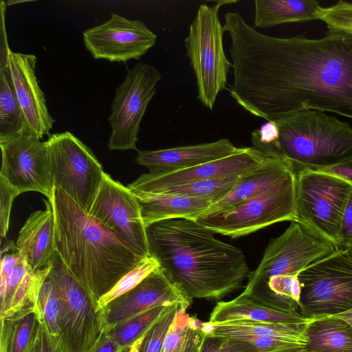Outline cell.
Wrapping results in <instances>:
<instances>
[{"label": "cell", "mask_w": 352, "mask_h": 352, "mask_svg": "<svg viewBox=\"0 0 352 352\" xmlns=\"http://www.w3.org/2000/svg\"><path fill=\"white\" fill-rule=\"evenodd\" d=\"M230 37L231 97L252 115L277 120L301 110L352 118V34L279 38L250 26L238 12L225 14Z\"/></svg>", "instance_id": "obj_1"}, {"label": "cell", "mask_w": 352, "mask_h": 352, "mask_svg": "<svg viewBox=\"0 0 352 352\" xmlns=\"http://www.w3.org/2000/svg\"><path fill=\"white\" fill-rule=\"evenodd\" d=\"M146 232L150 255L191 299L220 300L242 288L248 277L243 251L195 220L155 222Z\"/></svg>", "instance_id": "obj_2"}, {"label": "cell", "mask_w": 352, "mask_h": 352, "mask_svg": "<svg viewBox=\"0 0 352 352\" xmlns=\"http://www.w3.org/2000/svg\"><path fill=\"white\" fill-rule=\"evenodd\" d=\"M48 200L57 253L97 302L148 258L132 250L60 188L53 187Z\"/></svg>", "instance_id": "obj_3"}, {"label": "cell", "mask_w": 352, "mask_h": 352, "mask_svg": "<svg viewBox=\"0 0 352 352\" xmlns=\"http://www.w3.org/2000/svg\"><path fill=\"white\" fill-rule=\"evenodd\" d=\"M278 129L274 155L296 175L352 158V127L317 110H301L274 120Z\"/></svg>", "instance_id": "obj_4"}, {"label": "cell", "mask_w": 352, "mask_h": 352, "mask_svg": "<svg viewBox=\"0 0 352 352\" xmlns=\"http://www.w3.org/2000/svg\"><path fill=\"white\" fill-rule=\"evenodd\" d=\"M234 2L219 1L212 6L200 5L184 38L186 56L196 78L197 98L211 111L219 93L226 89L232 67L223 48L225 31L219 12L224 3Z\"/></svg>", "instance_id": "obj_5"}, {"label": "cell", "mask_w": 352, "mask_h": 352, "mask_svg": "<svg viewBox=\"0 0 352 352\" xmlns=\"http://www.w3.org/2000/svg\"><path fill=\"white\" fill-rule=\"evenodd\" d=\"M296 175L290 172L257 195L226 210L204 213L195 221L214 233L232 238L270 225L296 221Z\"/></svg>", "instance_id": "obj_6"}, {"label": "cell", "mask_w": 352, "mask_h": 352, "mask_svg": "<svg viewBox=\"0 0 352 352\" xmlns=\"http://www.w3.org/2000/svg\"><path fill=\"white\" fill-rule=\"evenodd\" d=\"M298 278L304 316L317 318L352 309V258L346 249L311 263Z\"/></svg>", "instance_id": "obj_7"}, {"label": "cell", "mask_w": 352, "mask_h": 352, "mask_svg": "<svg viewBox=\"0 0 352 352\" xmlns=\"http://www.w3.org/2000/svg\"><path fill=\"white\" fill-rule=\"evenodd\" d=\"M54 187L89 212L104 172L92 151L69 131L54 133L45 141Z\"/></svg>", "instance_id": "obj_8"}, {"label": "cell", "mask_w": 352, "mask_h": 352, "mask_svg": "<svg viewBox=\"0 0 352 352\" xmlns=\"http://www.w3.org/2000/svg\"><path fill=\"white\" fill-rule=\"evenodd\" d=\"M48 277L59 294L58 326L68 352H87L104 331L102 310L58 253Z\"/></svg>", "instance_id": "obj_9"}, {"label": "cell", "mask_w": 352, "mask_h": 352, "mask_svg": "<svg viewBox=\"0 0 352 352\" xmlns=\"http://www.w3.org/2000/svg\"><path fill=\"white\" fill-rule=\"evenodd\" d=\"M338 249L331 241L306 224L291 221L281 235L270 240L257 268L250 272L245 288L274 276H298L308 265Z\"/></svg>", "instance_id": "obj_10"}, {"label": "cell", "mask_w": 352, "mask_h": 352, "mask_svg": "<svg viewBox=\"0 0 352 352\" xmlns=\"http://www.w3.org/2000/svg\"><path fill=\"white\" fill-rule=\"evenodd\" d=\"M351 190L349 183L338 177L301 171L296 174V221L316 230L339 248V231Z\"/></svg>", "instance_id": "obj_11"}, {"label": "cell", "mask_w": 352, "mask_h": 352, "mask_svg": "<svg viewBox=\"0 0 352 352\" xmlns=\"http://www.w3.org/2000/svg\"><path fill=\"white\" fill-rule=\"evenodd\" d=\"M161 79L156 67L144 63L128 70L125 80L116 89L111 107L110 150H137L142 119Z\"/></svg>", "instance_id": "obj_12"}, {"label": "cell", "mask_w": 352, "mask_h": 352, "mask_svg": "<svg viewBox=\"0 0 352 352\" xmlns=\"http://www.w3.org/2000/svg\"><path fill=\"white\" fill-rule=\"evenodd\" d=\"M89 214L137 254L151 256L138 200L127 187L104 173Z\"/></svg>", "instance_id": "obj_13"}, {"label": "cell", "mask_w": 352, "mask_h": 352, "mask_svg": "<svg viewBox=\"0 0 352 352\" xmlns=\"http://www.w3.org/2000/svg\"><path fill=\"white\" fill-rule=\"evenodd\" d=\"M0 177L19 193L36 191L51 198L53 183L45 142L34 133H24L0 141Z\"/></svg>", "instance_id": "obj_14"}, {"label": "cell", "mask_w": 352, "mask_h": 352, "mask_svg": "<svg viewBox=\"0 0 352 352\" xmlns=\"http://www.w3.org/2000/svg\"><path fill=\"white\" fill-rule=\"evenodd\" d=\"M87 50L95 59L110 62L139 60L157 41V35L144 23L111 14L104 23L82 32Z\"/></svg>", "instance_id": "obj_15"}, {"label": "cell", "mask_w": 352, "mask_h": 352, "mask_svg": "<svg viewBox=\"0 0 352 352\" xmlns=\"http://www.w3.org/2000/svg\"><path fill=\"white\" fill-rule=\"evenodd\" d=\"M268 158L253 146L243 147L236 153L196 166L170 172L142 174L127 187L133 192L152 193L199 181L245 175L256 170Z\"/></svg>", "instance_id": "obj_16"}, {"label": "cell", "mask_w": 352, "mask_h": 352, "mask_svg": "<svg viewBox=\"0 0 352 352\" xmlns=\"http://www.w3.org/2000/svg\"><path fill=\"white\" fill-rule=\"evenodd\" d=\"M192 302L160 266L136 287L101 309L104 330L157 307L177 304L186 310Z\"/></svg>", "instance_id": "obj_17"}, {"label": "cell", "mask_w": 352, "mask_h": 352, "mask_svg": "<svg viewBox=\"0 0 352 352\" xmlns=\"http://www.w3.org/2000/svg\"><path fill=\"white\" fill-rule=\"evenodd\" d=\"M36 62L34 54L10 51L8 68L27 128L42 139L50 135L54 120L48 111L45 94L36 79Z\"/></svg>", "instance_id": "obj_18"}, {"label": "cell", "mask_w": 352, "mask_h": 352, "mask_svg": "<svg viewBox=\"0 0 352 352\" xmlns=\"http://www.w3.org/2000/svg\"><path fill=\"white\" fill-rule=\"evenodd\" d=\"M228 138L195 145L138 152L136 162L158 173L182 170L219 160L241 151Z\"/></svg>", "instance_id": "obj_19"}, {"label": "cell", "mask_w": 352, "mask_h": 352, "mask_svg": "<svg viewBox=\"0 0 352 352\" xmlns=\"http://www.w3.org/2000/svg\"><path fill=\"white\" fill-rule=\"evenodd\" d=\"M44 202L45 210L30 214L16 243L20 255L34 271L51 268L57 253L52 206L48 199Z\"/></svg>", "instance_id": "obj_20"}, {"label": "cell", "mask_w": 352, "mask_h": 352, "mask_svg": "<svg viewBox=\"0 0 352 352\" xmlns=\"http://www.w3.org/2000/svg\"><path fill=\"white\" fill-rule=\"evenodd\" d=\"M309 318L299 312L278 310L239 295L228 301H219L209 317V323L250 320L269 323L307 324Z\"/></svg>", "instance_id": "obj_21"}, {"label": "cell", "mask_w": 352, "mask_h": 352, "mask_svg": "<svg viewBox=\"0 0 352 352\" xmlns=\"http://www.w3.org/2000/svg\"><path fill=\"white\" fill-rule=\"evenodd\" d=\"M133 193L140 205L145 226L174 219L196 220L212 204L207 199L177 195Z\"/></svg>", "instance_id": "obj_22"}, {"label": "cell", "mask_w": 352, "mask_h": 352, "mask_svg": "<svg viewBox=\"0 0 352 352\" xmlns=\"http://www.w3.org/2000/svg\"><path fill=\"white\" fill-rule=\"evenodd\" d=\"M307 324L233 320L216 323L204 322V329L206 335L211 336L236 339L247 336L267 337L307 346Z\"/></svg>", "instance_id": "obj_23"}, {"label": "cell", "mask_w": 352, "mask_h": 352, "mask_svg": "<svg viewBox=\"0 0 352 352\" xmlns=\"http://www.w3.org/2000/svg\"><path fill=\"white\" fill-rule=\"evenodd\" d=\"M292 171L285 162L269 157L256 170L242 176L234 187L223 198L212 204L205 213L232 208L261 192Z\"/></svg>", "instance_id": "obj_24"}, {"label": "cell", "mask_w": 352, "mask_h": 352, "mask_svg": "<svg viewBox=\"0 0 352 352\" xmlns=\"http://www.w3.org/2000/svg\"><path fill=\"white\" fill-rule=\"evenodd\" d=\"M254 3V28L316 20L321 7L316 0H255Z\"/></svg>", "instance_id": "obj_25"}, {"label": "cell", "mask_w": 352, "mask_h": 352, "mask_svg": "<svg viewBox=\"0 0 352 352\" xmlns=\"http://www.w3.org/2000/svg\"><path fill=\"white\" fill-rule=\"evenodd\" d=\"M241 295L270 307L300 314V285L296 275H278L245 288Z\"/></svg>", "instance_id": "obj_26"}, {"label": "cell", "mask_w": 352, "mask_h": 352, "mask_svg": "<svg viewBox=\"0 0 352 352\" xmlns=\"http://www.w3.org/2000/svg\"><path fill=\"white\" fill-rule=\"evenodd\" d=\"M307 348L312 352H352V327L333 316L313 320L307 324Z\"/></svg>", "instance_id": "obj_27"}, {"label": "cell", "mask_w": 352, "mask_h": 352, "mask_svg": "<svg viewBox=\"0 0 352 352\" xmlns=\"http://www.w3.org/2000/svg\"><path fill=\"white\" fill-rule=\"evenodd\" d=\"M206 336L204 322L180 309L171 324L162 352H200Z\"/></svg>", "instance_id": "obj_28"}, {"label": "cell", "mask_w": 352, "mask_h": 352, "mask_svg": "<svg viewBox=\"0 0 352 352\" xmlns=\"http://www.w3.org/2000/svg\"><path fill=\"white\" fill-rule=\"evenodd\" d=\"M26 131L29 130L12 86L7 64L0 67V141Z\"/></svg>", "instance_id": "obj_29"}, {"label": "cell", "mask_w": 352, "mask_h": 352, "mask_svg": "<svg viewBox=\"0 0 352 352\" xmlns=\"http://www.w3.org/2000/svg\"><path fill=\"white\" fill-rule=\"evenodd\" d=\"M242 176L243 175H233L221 179L199 181L164 188L152 193L144 194L182 195L188 197L207 199L212 201L213 204L223 198L234 187Z\"/></svg>", "instance_id": "obj_30"}, {"label": "cell", "mask_w": 352, "mask_h": 352, "mask_svg": "<svg viewBox=\"0 0 352 352\" xmlns=\"http://www.w3.org/2000/svg\"><path fill=\"white\" fill-rule=\"evenodd\" d=\"M173 305L153 308L105 331L122 348H130L135 342L143 337L153 324Z\"/></svg>", "instance_id": "obj_31"}, {"label": "cell", "mask_w": 352, "mask_h": 352, "mask_svg": "<svg viewBox=\"0 0 352 352\" xmlns=\"http://www.w3.org/2000/svg\"><path fill=\"white\" fill-rule=\"evenodd\" d=\"M160 266L157 260L152 256L144 260L124 276L107 294L99 299L98 309H101L113 300L136 287Z\"/></svg>", "instance_id": "obj_32"}, {"label": "cell", "mask_w": 352, "mask_h": 352, "mask_svg": "<svg viewBox=\"0 0 352 352\" xmlns=\"http://www.w3.org/2000/svg\"><path fill=\"white\" fill-rule=\"evenodd\" d=\"M180 309V305H173L144 336L140 352H162L170 327Z\"/></svg>", "instance_id": "obj_33"}, {"label": "cell", "mask_w": 352, "mask_h": 352, "mask_svg": "<svg viewBox=\"0 0 352 352\" xmlns=\"http://www.w3.org/2000/svg\"><path fill=\"white\" fill-rule=\"evenodd\" d=\"M38 302L43 319L50 332L60 335L58 326L59 294L56 285L48 276L41 289Z\"/></svg>", "instance_id": "obj_34"}, {"label": "cell", "mask_w": 352, "mask_h": 352, "mask_svg": "<svg viewBox=\"0 0 352 352\" xmlns=\"http://www.w3.org/2000/svg\"><path fill=\"white\" fill-rule=\"evenodd\" d=\"M318 20L324 21L329 30L352 34V3L340 0L330 7H320Z\"/></svg>", "instance_id": "obj_35"}, {"label": "cell", "mask_w": 352, "mask_h": 352, "mask_svg": "<svg viewBox=\"0 0 352 352\" xmlns=\"http://www.w3.org/2000/svg\"><path fill=\"white\" fill-rule=\"evenodd\" d=\"M38 324L37 316L33 312L15 320L8 352H28Z\"/></svg>", "instance_id": "obj_36"}, {"label": "cell", "mask_w": 352, "mask_h": 352, "mask_svg": "<svg viewBox=\"0 0 352 352\" xmlns=\"http://www.w3.org/2000/svg\"><path fill=\"white\" fill-rule=\"evenodd\" d=\"M200 352H257V351L252 344L240 339L206 335Z\"/></svg>", "instance_id": "obj_37"}, {"label": "cell", "mask_w": 352, "mask_h": 352, "mask_svg": "<svg viewBox=\"0 0 352 352\" xmlns=\"http://www.w3.org/2000/svg\"><path fill=\"white\" fill-rule=\"evenodd\" d=\"M0 234L6 237L9 229L12 203L19 192L0 177Z\"/></svg>", "instance_id": "obj_38"}, {"label": "cell", "mask_w": 352, "mask_h": 352, "mask_svg": "<svg viewBox=\"0 0 352 352\" xmlns=\"http://www.w3.org/2000/svg\"><path fill=\"white\" fill-rule=\"evenodd\" d=\"M38 333L41 352H68L61 335L50 332L43 319L38 322Z\"/></svg>", "instance_id": "obj_39"}, {"label": "cell", "mask_w": 352, "mask_h": 352, "mask_svg": "<svg viewBox=\"0 0 352 352\" xmlns=\"http://www.w3.org/2000/svg\"><path fill=\"white\" fill-rule=\"evenodd\" d=\"M352 245V190L346 203L338 235L339 248L345 249Z\"/></svg>", "instance_id": "obj_40"}, {"label": "cell", "mask_w": 352, "mask_h": 352, "mask_svg": "<svg viewBox=\"0 0 352 352\" xmlns=\"http://www.w3.org/2000/svg\"><path fill=\"white\" fill-rule=\"evenodd\" d=\"M314 171L324 173L338 177L352 186V158L331 166L317 169Z\"/></svg>", "instance_id": "obj_41"}, {"label": "cell", "mask_w": 352, "mask_h": 352, "mask_svg": "<svg viewBox=\"0 0 352 352\" xmlns=\"http://www.w3.org/2000/svg\"><path fill=\"white\" fill-rule=\"evenodd\" d=\"M123 349L104 330L98 340L87 352H121Z\"/></svg>", "instance_id": "obj_42"}, {"label": "cell", "mask_w": 352, "mask_h": 352, "mask_svg": "<svg viewBox=\"0 0 352 352\" xmlns=\"http://www.w3.org/2000/svg\"><path fill=\"white\" fill-rule=\"evenodd\" d=\"M1 319L0 352H8L15 320Z\"/></svg>", "instance_id": "obj_43"}, {"label": "cell", "mask_w": 352, "mask_h": 352, "mask_svg": "<svg viewBox=\"0 0 352 352\" xmlns=\"http://www.w3.org/2000/svg\"><path fill=\"white\" fill-rule=\"evenodd\" d=\"M28 352H41V340L38 333V324Z\"/></svg>", "instance_id": "obj_44"}, {"label": "cell", "mask_w": 352, "mask_h": 352, "mask_svg": "<svg viewBox=\"0 0 352 352\" xmlns=\"http://www.w3.org/2000/svg\"><path fill=\"white\" fill-rule=\"evenodd\" d=\"M331 316L342 319L352 327V309H351L345 312H343V313H341V314H339L337 315Z\"/></svg>", "instance_id": "obj_45"}, {"label": "cell", "mask_w": 352, "mask_h": 352, "mask_svg": "<svg viewBox=\"0 0 352 352\" xmlns=\"http://www.w3.org/2000/svg\"><path fill=\"white\" fill-rule=\"evenodd\" d=\"M270 352H312L306 346H296L287 349L270 351Z\"/></svg>", "instance_id": "obj_46"}, {"label": "cell", "mask_w": 352, "mask_h": 352, "mask_svg": "<svg viewBox=\"0 0 352 352\" xmlns=\"http://www.w3.org/2000/svg\"><path fill=\"white\" fill-rule=\"evenodd\" d=\"M143 337H142L141 338L138 339L136 342H135L129 348L128 352H140V346L142 343Z\"/></svg>", "instance_id": "obj_47"}, {"label": "cell", "mask_w": 352, "mask_h": 352, "mask_svg": "<svg viewBox=\"0 0 352 352\" xmlns=\"http://www.w3.org/2000/svg\"><path fill=\"white\" fill-rule=\"evenodd\" d=\"M345 249L347 250L348 253L349 254V255L352 258V245L351 246H349V248H345Z\"/></svg>", "instance_id": "obj_48"}]
</instances>
